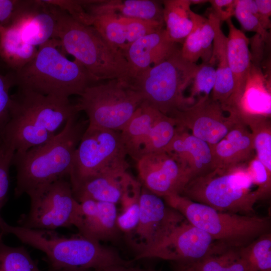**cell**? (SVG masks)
Listing matches in <instances>:
<instances>
[{"mask_svg": "<svg viewBox=\"0 0 271 271\" xmlns=\"http://www.w3.org/2000/svg\"><path fill=\"white\" fill-rule=\"evenodd\" d=\"M28 213L21 216L19 225L30 229L53 230L79 225L80 203L75 198L71 184L59 179L30 197Z\"/></svg>", "mask_w": 271, "mask_h": 271, "instance_id": "10", "label": "cell"}, {"mask_svg": "<svg viewBox=\"0 0 271 271\" xmlns=\"http://www.w3.org/2000/svg\"><path fill=\"white\" fill-rule=\"evenodd\" d=\"M215 66L209 61L197 65L190 84V94L188 96L193 103L211 96L216 81Z\"/></svg>", "mask_w": 271, "mask_h": 271, "instance_id": "37", "label": "cell"}, {"mask_svg": "<svg viewBox=\"0 0 271 271\" xmlns=\"http://www.w3.org/2000/svg\"><path fill=\"white\" fill-rule=\"evenodd\" d=\"M60 43L51 39L38 47L34 58L19 70L12 72L15 86L45 95L69 98L80 96L96 83L76 60L71 61L58 49Z\"/></svg>", "mask_w": 271, "mask_h": 271, "instance_id": "4", "label": "cell"}, {"mask_svg": "<svg viewBox=\"0 0 271 271\" xmlns=\"http://www.w3.org/2000/svg\"><path fill=\"white\" fill-rule=\"evenodd\" d=\"M5 235L12 234L21 242L44 252L51 269L62 271H100L111 265L128 264L118 252L79 233L67 236L53 230L13 226L6 221Z\"/></svg>", "mask_w": 271, "mask_h": 271, "instance_id": "2", "label": "cell"}, {"mask_svg": "<svg viewBox=\"0 0 271 271\" xmlns=\"http://www.w3.org/2000/svg\"><path fill=\"white\" fill-rule=\"evenodd\" d=\"M182 271H197L196 270H195L194 268H193V267H192L191 266H189L185 268H184L183 270H182Z\"/></svg>", "mask_w": 271, "mask_h": 271, "instance_id": "49", "label": "cell"}, {"mask_svg": "<svg viewBox=\"0 0 271 271\" xmlns=\"http://www.w3.org/2000/svg\"><path fill=\"white\" fill-rule=\"evenodd\" d=\"M246 165L227 170L215 169L191 180L181 195L220 211L254 215L259 200Z\"/></svg>", "mask_w": 271, "mask_h": 271, "instance_id": "7", "label": "cell"}, {"mask_svg": "<svg viewBox=\"0 0 271 271\" xmlns=\"http://www.w3.org/2000/svg\"><path fill=\"white\" fill-rule=\"evenodd\" d=\"M178 128V123L174 118L162 113L155 123L143 145L140 159L150 154L165 151Z\"/></svg>", "mask_w": 271, "mask_h": 271, "instance_id": "30", "label": "cell"}, {"mask_svg": "<svg viewBox=\"0 0 271 271\" xmlns=\"http://www.w3.org/2000/svg\"><path fill=\"white\" fill-rule=\"evenodd\" d=\"M234 16L244 30L256 33L265 44L270 43V35L260 23L255 1L235 0Z\"/></svg>", "mask_w": 271, "mask_h": 271, "instance_id": "36", "label": "cell"}, {"mask_svg": "<svg viewBox=\"0 0 271 271\" xmlns=\"http://www.w3.org/2000/svg\"><path fill=\"white\" fill-rule=\"evenodd\" d=\"M15 86L14 77L10 72L6 75L0 72V138L10 118L11 88Z\"/></svg>", "mask_w": 271, "mask_h": 271, "instance_id": "41", "label": "cell"}, {"mask_svg": "<svg viewBox=\"0 0 271 271\" xmlns=\"http://www.w3.org/2000/svg\"><path fill=\"white\" fill-rule=\"evenodd\" d=\"M221 105L211 96L177 111L172 117L178 126L188 130L212 148L223 139L238 118L235 114L225 116Z\"/></svg>", "mask_w": 271, "mask_h": 271, "instance_id": "14", "label": "cell"}, {"mask_svg": "<svg viewBox=\"0 0 271 271\" xmlns=\"http://www.w3.org/2000/svg\"><path fill=\"white\" fill-rule=\"evenodd\" d=\"M47 3L65 11L72 18L84 25L92 26L93 18L84 8L79 0H44Z\"/></svg>", "mask_w": 271, "mask_h": 271, "instance_id": "42", "label": "cell"}, {"mask_svg": "<svg viewBox=\"0 0 271 271\" xmlns=\"http://www.w3.org/2000/svg\"><path fill=\"white\" fill-rule=\"evenodd\" d=\"M53 6L57 19L54 39L63 50L82 65L96 82L117 79L128 83L129 69L123 52L109 44L93 26L77 22Z\"/></svg>", "mask_w": 271, "mask_h": 271, "instance_id": "3", "label": "cell"}, {"mask_svg": "<svg viewBox=\"0 0 271 271\" xmlns=\"http://www.w3.org/2000/svg\"><path fill=\"white\" fill-rule=\"evenodd\" d=\"M49 271H62V270H54V269L50 268Z\"/></svg>", "mask_w": 271, "mask_h": 271, "instance_id": "50", "label": "cell"}, {"mask_svg": "<svg viewBox=\"0 0 271 271\" xmlns=\"http://www.w3.org/2000/svg\"><path fill=\"white\" fill-rule=\"evenodd\" d=\"M80 203L81 220L77 228L79 234L99 242L114 238L119 231L116 204L92 200Z\"/></svg>", "mask_w": 271, "mask_h": 271, "instance_id": "22", "label": "cell"}, {"mask_svg": "<svg viewBox=\"0 0 271 271\" xmlns=\"http://www.w3.org/2000/svg\"><path fill=\"white\" fill-rule=\"evenodd\" d=\"M165 151L188 170L191 180L206 175L216 169L210 145L182 127H179Z\"/></svg>", "mask_w": 271, "mask_h": 271, "instance_id": "18", "label": "cell"}, {"mask_svg": "<svg viewBox=\"0 0 271 271\" xmlns=\"http://www.w3.org/2000/svg\"><path fill=\"white\" fill-rule=\"evenodd\" d=\"M229 247L185 219L159 243L137 254L136 258H156L191 264Z\"/></svg>", "mask_w": 271, "mask_h": 271, "instance_id": "11", "label": "cell"}, {"mask_svg": "<svg viewBox=\"0 0 271 271\" xmlns=\"http://www.w3.org/2000/svg\"><path fill=\"white\" fill-rule=\"evenodd\" d=\"M176 44L163 28L130 44L123 52L129 66V81L169 57L178 49Z\"/></svg>", "mask_w": 271, "mask_h": 271, "instance_id": "17", "label": "cell"}, {"mask_svg": "<svg viewBox=\"0 0 271 271\" xmlns=\"http://www.w3.org/2000/svg\"><path fill=\"white\" fill-rule=\"evenodd\" d=\"M142 187L140 182L136 180L119 202L121 212L117 216V226L119 231L127 235L134 231L138 224Z\"/></svg>", "mask_w": 271, "mask_h": 271, "instance_id": "32", "label": "cell"}, {"mask_svg": "<svg viewBox=\"0 0 271 271\" xmlns=\"http://www.w3.org/2000/svg\"><path fill=\"white\" fill-rule=\"evenodd\" d=\"M127 156L120 131L88 125L74 154L69 176L72 187L91 176L127 171Z\"/></svg>", "mask_w": 271, "mask_h": 271, "instance_id": "9", "label": "cell"}, {"mask_svg": "<svg viewBox=\"0 0 271 271\" xmlns=\"http://www.w3.org/2000/svg\"><path fill=\"white\" fill-rule=\"evenodd\" d=\"M162 114L143 101L120 131L128 156L136 162L140 159L143 145L153 125Z\"/></svg>", "mask_w": 271, "mask_h": 271, "instance_id": "26", "label": "cell"}, {"mask_svg": "<svg viewBox=\"0 0 271 271\" xmlns=\"http://www.w3.org/2000/svg\"><path fill=\"white\" fill-rule=\"evenodd\" d=\"M0 271H41L23 246L12 247L0 242Z\"/></svg>", "mask_w": 271, "mask_h": 271, "instance_id": "34", "label": "cell"}, {"mask_svg": "<svg viewBox=\"0 0 271 271\" xmlns=\"http://www.w3.org/2000/svg\"><path fill=\"white\" fill-rule=\"evenodd\" d=\"M260 23L262 27L266 30L271 27V1L270 0H255Z\"/></svg>", "mask_w": 271, "mask_h": 271, "instance_id": "46", "label": "cell"}, {"mask_svg": "<svg viewBox=\"0 0 271 271\" xmlns=\"http://www.w3.org/2000/svg\"><path fill=\"white\" fill-rule=\"evenodd\" d=\"M197 67L184 59L177 49L167 58L148 69L128 83L144 102L172 117L194 103L184 94Z\"/></svg>", "mask_w": 271, "mask_h": 271, "instance_id": "6", "label": "cell"}, {"mask_svg": "<svg viewBox=\"0 0 271 271\" xmlns=\"http://www.w3.org/2000/svg\"><path fill=\"white\" fill-rule=\"evenodd\" d=\"M247 271L271 270V233H265L248 244L239 248Z\"/></svg>", "mask_w": 271, "mask_h": 271, "instance_id": "31", "label": "cell"}, {"mask_svg": "<svg viewBox=\"0 0 271 271\" xmlns=\"http://www.w3.org/2000/svg\"><path fill=\"white\" fill-rule=\"evenodd\" d=\"M10 25L26 42L38 47L55 38L57 19L54 7L44 0H25Z\"/></svg>", "mask_w": 271, "mask_h": 271, "instance_id": "16", "label": "cell"}, {"mask_svg": "<svg viewBox=\"0 0 271 271\" xmlns=\"http://www.w3.org/2000/svg\"><path fill=\"white\" fill-rule=\"evenodd\" d=\"M212 150L216 169L220 170L246 165L254 157L251 133L239 117L226 136Z\"/></svg>", "mask_w": 271, "mask_h": 271, "instance_id": "19", "label": "cell"}, {"mask_svg": "<svg viewBox=\"0 0 271 271\" xmlns=\"http://www.w3.org/2000/svg\"><path fill=\"white\" fill-rule=\"evenodd\" d=\"M82 5L92 17L109 15L164 24L163 6L154 0H85Z\"/></svg>", "mask_w": 271, "mask_h": 271, "instance_id": "21", "label": "cell"}, {"mask_svg": "<svg viewBox=\"0 0 271 271\" xmlns=\"http://www.w3.org/2000/svg\"><path fill=\"white\" fill-rule=\"evenodd\" d=\"M137 163L142 187L163 198L181 194L191 179L188 170L166 151L146 155Z\"/></svg>", "mask_w": 271, "mask_h": 271, "instance_id": "15", "label": "cell"}, {"mask_svg": "<svg viewBox=\"0 0 271 271\" xmlns=\"http://www.w3.org/2000/svg\"><path fill=\"white\" fill-rule=\"evenodd\" d=\"M214 34V15L210 13L207 19L203 17L200 29L203 62H208L211 57Z\"/></svg>", "mask_w": 271, "mask_h": 271, "instance_id": "43", "label": "cell"}, {"mask_svg": "<svg viewBox=\"0 0 271 271\" xmlns=\"http://www.w3.org/2000/svg\"><path fill=\"white\" fill-rule=\"evenodd\" d=\"M93 19L92 26L109 44L122 52L127 48L125 28L119 18L103 15Z\"/></svg>", "mask_w": 271, "mask_h": 271, "instance_id": "35", "label": "cell"}, {"mask_svg": "<svg viewBox=\"0 0 271 271\" xmlns=\"http://www.w3.org/2000/svg\"><path fill=\"white\" fill-rule=\"evenodd\" d=\"M265 271H271V270H265Z\"/></svg>", "mask_w": 271, "mask_h": 271, "instance_id": "51", "label": "cell"}, {"mask_svg": "<svg viewBox=\"0 0 271 271\" xmlns=\"http://www.w3.org/2000/svg\"><path fill=\"white\" fill-rule=\"evenodd\" d=\"M11 98L10 115L19 116L53 135L70 117L80 112L76 104L71 103L69 98L27 89L18 88Z\"/></svg>", "mask_w": 271, "mask_h": 271, "instance_id": "12", "label": "cell"}, {"mask_svg": "<svg viewBox=\"0 0 271 271\" xmlns=\"http://www.w3.org/2000/svg\"><path fill=\"white\" fill-rule=\"evenodd\" d=\"M100 271H156L152 269L132 267L128 264H115L103 269Z\"/></svg>", "mask_w": 271, "mask_h": 271, "instance_id": "47", "label": "cell"}, {"mask_svg": "<svg viewBox=\"0 0 271 271\" xmlns=\"http://www.w3.org/2000/svg\"><path fill=\"white\" fill-rule=\"evenodd\" d=\"M25 0H0V28L9 25Z\"/></svg>", "mask_w": 271, "mask_h": 271, "instance_id": "45", "label": "cell"}, {"mask_svg": "<svg viewBox=\"0 0 271 271\" xmlns=\"http://www.w3.org/2000/svg\"><path fill=\"white\" fill-rule=\"evenodd\" d=\"M251 62L242 94L234 114L270 117V73Z\"/></svg>", "mask_w": 271, "mask_h": 271, "instance_id": "24", "label": "cell"}, {"mask_svg": "<svg viewBox=\"0 0 271 271\" xmlns=\"http://www.w3.org/2000/svg\"><path fill=\"white\" fill-rule=\"evenodd\" d=\"M136 181L127 171H119L87 178L72 188L79 202L92 200L116 204Z\"/></svg>", "mask_w": 271, "mask_h": 271, "instance_id": "20", "label": "cell"}, {"mask_svg": "<svg viewBox=\"0 0 271 271\" xmlns=\"http://www.w3.org/2000/svg\"><path fill=\"white\" fill-rule=\"evenodd\" d=\"M143 101L128 83L112 79L88 86L76 104L86 114L88 126L120 132Z\"/></svg>", "mask_w": 271, "mask_h": 271, "instance_id": "8", "label": "cell"}, {"mask_svg": "<svg viewBox=\"0 0 271 271\" xmlns=\"http://www.w3.org/2000/svg\"><path fill=\"white\" fill-rule=\"evenodd\" d=\"M137 226L129 235L137 254L161 242L185 218L162 198L143 187L140 199Z\"/></svg>", "mask_w": 271, "mask_h": 271, "instance_id": "13", "label": "cell"}, {"mask_svg": "<svg viewBox=\"0 0 271 271\" xmlns=\"http://www.w3.org/2000/svg\"><path fill=\"white\" fill-rule=\"evenodd\" d=\"M37 52L38 47L26 42L12 25L0 28V59L12 72L31 61Z\"/></svg>", "mask_w": 271, "mask_h": 271, "instance_id": "27", "label": "cell"}, {"mask_svg": "<svg viewBox=\"0 0 271 271\" xmlns=\"http://www.w3.org/2000/svg\"><path fill=\"white\" fill-rule=\"evenodd\" d=\"M246 169L253 185L257 187L259 200L268 198L271 192V172L255 156L246 164Z\"/></svg>", "mask_w": 271, "mask_h": 271, "instance_id": "39", "label": "cell"}, {"mask_svg": "<svg viewBox=\"0 0 271 271\" xmlns=\"http://www.w3.org/2000/svg\"><path fill=\"white\" fill-rule=\"evenodd\" d=\"M197 271H247L239 248L229 247L224 251L190 264Z\"/></svg>", "mask_w": 271, "mask_h": 271, "instance_id": "33", "label": "cell"}, {"mask_svg": "<svg viewBox=\"0 0 271 271\" xmlns=\"http://www.w3.org/2000/svg\"><path fill=\"white\" fill-rule=\"evenodd\" d=\"M249 129L255 156L271 172V124L269 117L262 115H237Z\"/></svg>", "mask_w": 271, "mask_h": 271, "instance_id": "29", "label": "cell"}, {"mask_svg": "<svg viewBox=\"0 0 271 271\" xmlns=\"http://www.w3.org/2000/svg\"><path fill=\"white\" fill-rule=\"evenodd\" d=\"M162 3L165 29L169 38L175 43H183L193 27L190 0H166Z\"/></svg>", "mask_w": 271, "mask_h": 271, "instance_id": "28", "label": "cell"}, {"mask_svg": "<svg viewBox=\"0 0 271 271\" xmlns=\"http://www.w3.org/2000/svg\"><path fill=\"white\" fill-rule=\"evenodd\" d=\"M190 3L191 5L192 4L196 5V4H204L206 2H208V1H205V0H190Z\"/></svg>", "mask_w": 271, "mask_h": 271, "instance_id": "48", "label": "cell"}, {"mask_svg": "<svg viewBox=\"0 0 271 271\" xmlns=\"http://www.w3.org/2000/svg\"><path fill=\"white\" fill-rule=\"evenodd\" d=\"M191 18L193 23L192 29L185 39L180 51L184 59L196 63L202 55L200 29L203 17L192 11Z\"/></svg>", "mask_w": 271, "mask_h": 271, "instance_id": "38", "label": "cell"}, {"mask_svg": "<svg viewBox=\"0 0 271 271\" xmlns=\"http://www.w3.org/2000/svg\"><path fill=\"white\" fill-rule=\"evenodd\" d=\"M227 54L232 73L234 90L227 112L233 113L238 105L246 82L251 64V54L249 49V40L241 30L236 28L231 19L227 21Z\"/></svg>", "mask_w": 271, "mask_h": 271, "instance_id": "23", "label": "cell"}, {"mask_svg": "<svg viewBox=\"0 0 271 271\" xmlns=\"http://www.w3.org/2000/svg\"><path fill=\"white\" fill-rule=\"evenodd\" d=\"M189 222L230 247H243L270 232L268 218L218 211L180 194L163 198Z\"/></svg>", "mask_w": 271, "mask_h": 271, "instance_id": "5", "label": "cell"}, {"mask_svg": "<svg viewBox=\"0 0 271 271\" xmlns=\"http://www.w3.org/2000/svg\"><path fill=\"white\" fill-rule=\"evenodd\" d=\"M70 117L63 129L48 142L23 153H15V196L29 197L55 181L69 176L75 151L87 127L88 120Z\"/></svg>", "mask_w": 271, "mask_h": 271, "instance_id": "1", "label": "cell"}, {"mask_svg": "<svg viewBox=\"0 0 271 271\" xmlns=\"http://www.w3.org/2000/svg\"><path fill=\"white\" fill-rule=\"evenodd\" d=\"M124 25L128 46L139 39L164 28V24L139 19L119 18Z\"/></svg>", "mask_w": 271, "mask_h": 271, "instance_id": "40", "label": "cell"}, {"mask_svg": "<svg viewBox=\"0 0 271 271\" xmlns=\"http://www.w3.org/2000/svg\"><path fill=\"white\" fill-rule=\"evenodd\" d=\"M211 13L220 22L227 21L234 16L235 0H210Z\"/></svg>", "mask_w": 271, "mask_h": 271, "instance_id": "44", "label": "cell"}, {"mask_svg": "<svg viewBox=\"0 0 271 271\" xmlns=\"http://www.w3.org/2000/svg\"><path fill=\"white\" fill-rule=\"evenodd\" d=\"M214 38L212 53L209 61L217 66L215 83L211 97L227 111L234 90V82L227 54V37L221 28V22L214 16Z\"/></svg>", "mask_w": 271, "mask_h": 271, "instance_id": "25", "label": "cell"}]
</instances>
